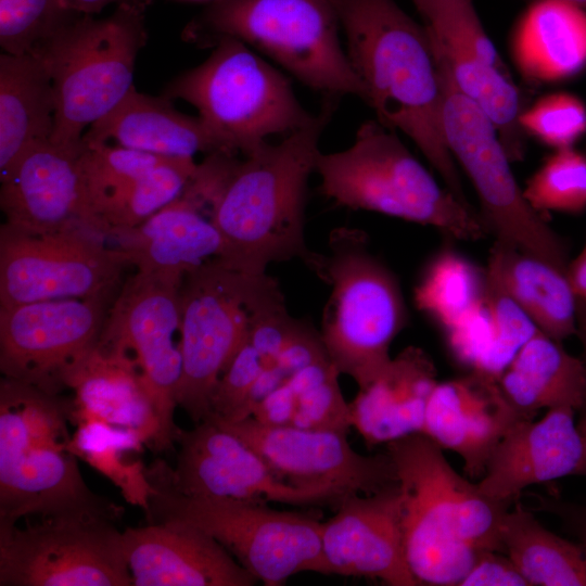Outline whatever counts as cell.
Masks as SVG:
<instances>
[{
  "instance_id": "1",
  "label": "cell",
  "mask_w": 586,
  "mask_h": 586,
  "mask_svg": "<svg viewBox=\"0 0 586 586\" xmlns=\"http://www.w3.org/2000/svg\"><path fill=\"white\" fill-rule=\"evenodd\" d=\"M346 53L377 119L409 137L463 205V190L443 128V88L432 40L395 0H343Z\"/></svg>"
},
{
  "instance_id": "2",
  "label": "cell",
  "mask_w": 586,
  "mask_h": 586,
  "mask_svg": "<svg viewBox=\"0 0 586 586\" xmlns=\"http://www.w3.org/2000/svg\"><path fill=\"white\" fill-rule=\"evenodd\" d=\"M333 110L327 102L310 124L279 143L266 142L242 161L231 158L212 203L224 264L254 275L294 258L309 265L316 253L305 241L307 183Z\"/></svg>"
},
{
  "instance_id": "3",
  "label": "cell",
  "mask_w": 586,
  "mask_h": 586,
  "mask_svg": "<svg viewBox=\"0 0 586 586\" xmlns=\"http://www.w3.org/2000/svg\"><path fill=\"white\" fill-rule=\"evenodd\" d=\"M443 450L423 433L385 444L400 492L405 556L420 585H459L480 551H501L500 522L513 505L483 495Z\"/></svg>"
},
{
  "instance_id": "4",
  "label": "cell",
  "mask_w": 586,
  "mask_h": 586,
  "mask_svg": "<svg viewBox=\"0 0 586 586\" xmlns=\"http://www.w3.org/2000/svg\"><path fill=\"white\" fill-rule=\"evenodd\" d=\"M72 403L4 378L0 385V531L37 517L106 519L123 509L85 483L67 446Z\"/></svg>"
},
{
  "instance_id": "5",
  "label": "cell",
  "mask_w": 586,
  "mask_h": 586,
  "mask_svg": "<svg viewBox=\"0 0 586 586\" xmlns=\"http://www.w3.org/2000/svg\"><path fill=\"white\" fill-rule=\"evenodd\" d=\"M320 192L335 204L435 228L453 240L489 233L479 211L463 205L412 155L396 131L370 119L345 150L319 152Z\"/></svg>"
},
{
  "instance_id": "6",
  "label": "cell",
  "mask_w": 586,
  "mask_h": 586,
  "mask_svg": "<svg viewBox=\"0 0 586 586\" xmlns=\"http://www.w3.org/2000/svg\"><path fill=\"white\" fill-rule=\"evenodd\" d=\"M328 247L308 265L331 288L319 333L334 367L362 390L390 364L407 307L397 278L368 250L362 231L335 229Z\"/></svg>"
},
{
  "instance_id": "7",
  "label": "cell",
  "mask_w": 586,
  "mask_h": 586,
  "mask_svg": "<svg viewBox=\"0 0 586 586\" xmlns=\"http://www.w3.org/2000/svg\"><path fill=\"white\" fill-rule=\"evenodd\" d=\"M340 27L329 0H214L187 25L183 38L209 47L221 37L239 39L307 87L364 100Z\"/></svg>"
},
{
  "instance_id": "8",
  "label": "cell",
  "mask_w": 586,
  "mask_h": 586,
  "mask_svg": "<svg viewBox=\"0 0 586 586\" xmlns=\"http://www.w3.org/2000/svg\"><path fill=\"white\" fill-rule=\"evenodd\" d=\"M200 65L174 78L163 95L193 105L219 152L244 156L276 135L308 124L290 80L239 39L221 37Z\"/></svg>"
},
{
  "instance_id": "9",
  "label": "cell",
  "mask_w": 586,
  "mask_h": 586,
  "mask_svg": "<svg viewBox=\"0 0 586 586\" xmlns=\"http://www.w3.org/2000/svg\"><path fill=\"white\" fill-rule=\"evenodd\" d=\"M146 5H116L97 18L76 14L35 53L52 79L55 94L51 141L82 146L86 130L131 90L136 60L145 46Z\"/></svg>"
},
{
  "instance_id": "10",
  "label": "cell",
  "mask_w": 586,
  "mask_h": 586,
  "mask_svg": "<svg viewBox=\"0 0 586 586\" xmlns=\"http://www.w3.org/2000/svg\"><path fill=\"white\" fill-rule=\"evenodd\" d=\"M285 303L278 281L212 259L180 286V406L196 424L209 417L213 390L258 316Z\"/></svg>"
},
{
  "instance_id": "11",
  "label": "cell",
  "mask_w": 586,
  "mask_h": 586,
  "mask_svg": "<svg viewBox=\"0 0 586 586\" xmlns=\"http://www.w3.org/2000/svg\"><path fill=\"white\" fill-rule=\"evenodd\" d=\"M146 473L154 488L145 513L149 523L180 521L200 528L267 586L283 585L297 573H319L318 519L265 502L186 496L169 484L162 461Z\"/></svg>"
},
{
  "instance_id": "12",
  "label": "cell",
  "mask_w": 586,
  "mask_h": 586,
  "mask_svg": "<svg viewBox=\"0 0 586 586\" xmlns=\"http://www.w3.org/2000/svg\"><path fill=\"white\" fill-rule=\"evenodd\" d=\"M443 88V128L456 163L472 183L479 214L495 240L569 267V246L524 196L489 118L455 84L435 50Z\"/></svg>"
},
{
  "instance_id": "13",
  "label": "cell",
  "mask_w": 586,
  "mask_h": 586,
  "mask_svg": "<svg viewBox=\"0 0 586 586\" xmlns=\"http://www.w3.org/2000/svg\"><path fill=\"white\" fill-rule=\"evenodd\" d=\"M183 278L137 272L128 279L104 320L97 346L129 360L153 404L158 432L151 448L176 442L174 421L181 377L180 286Z\"/></svg>"
},
{
  "instance_id": "14",
  "label": "cell",
  "mask_w": 586,
  "mask_h": 586,
  "mask_svg": "<svg viewBox=\"0 0 586 586\" xmlns=\"http://www.w3.org/2000/svg\"><path fill=\"white\" fill-rule=\"evenodd\" d=\"M131 585L113 521L49 518L0 531V586Z\"/></svg>"
},
{
  "instance_id": "15",
  "label": "cell",
  "mask_w": 586,
  "mask_h": 586,
  "mask_svg": "<svg viewBox=\"0 0 586 586\" xmlns=\"http://www.w3.org/2000/svg\"><path fill=\"white\" fill-rule=\"evenodd\" d=\"M93 232H34L9 224L0 232V307L104 296L130 265Z\"/></svg>"
},
{
  "instance_id": "16",
  "label": "cell",
  "mask_w": 586,
  "mask_h": 586,
  "mask_svg": "<svg viewBox=\"0 0 586 586\" xmlns=\"http://www.w3.org/2000/svg\"><path fill=\"white\" fill-rule=\"evenodd\" d=\"M411 1L457 87L493 123L509 160L522 161L527 136L519 119L530 93L513 81L472 0Z\"/></svg>"
},
{
  "instance_id": "17",
  "label": "cell",
  "mask_w": 586,
  "mask_h": 586,
  "mask_svg": "<svg viewBox=\"0 0 586 586\" xmlns=\"http://www.w3.org/2000/svg\"><path fill=\"white\" fill-rule=\"evenodd\" d=\"M207 420L244 441L282 482L322 493L337 508L353 495L374 494L397 483L386 451L361 455L342 432L267 425L253 417L237 422Z\"/></svg>"
},
{
  "instance_id": "18",
  "label": "cell",
  "mask_w": 586,
  "mask_h": 586,
  "mask_svg": "<svg viewBox=\"0 0 586 586\" xmlns=\"http://www.w3.org/2000/svg\"><path fill=\"white\" fill-rule=\"evenodd\" d=\"M104 296L0 307V369L5 378L56 395L67 374L94 348Z\"/></svg>"
},
{
  "instance_id": "19",
  "label": "cell",
  "mask_w": 586,
  "mask_h": 586,
  "mask_svg": "<svg viewBox=\"0 0 586 586\" xmlns=\"http://www.w3.org/2000/svg\"><path fill=\"white\" fill-rule=\"evenodd\" d=\"M176 442V467L163 462V469L169 484L186 496L337 508L322 493L282 482L244 441L211 420L191 430L179 428Z\"/></svg>"
},
{
  "instance_id": "20",
  "label": "cell",
  "mask_w": 586,
  "mask_h": 586,
  "mask_svg": "<svg viewBox=\"0 0 586 586\" xmlns=\"http://www.w3.org/2000/svg\"><path fill=\"white\" fill-rule=\"evenodd\" d=\"M81 148L47 140L21 154L0 175L5 222L34 232L89 230L102 234L80 167Z\"/></svg>"
},
{
  "instance_id": "21",
  "label": "cell",
  "mask_w": 586,
  "mask_h": 586,
  "mask_svg": "<svg viewBox=\"0 0 586 586\" xmlns=\"http://www.w3.org/2000/svg\"><path fill=\"white\" fill-rule=\"evenodd\" d=\"M335 512L322 522L320 574L420 585L405 556L398 483L374 494L353 495Z\"/></svg>"
},
{
  "instance_id": "22",
  "label": "cell",
  "mask_w": 586,
  "mask_h": 586,
  "mask_svg": "<svg viewBox=\"0 0 586 586\" xmlns=\"http://www.w3.org/2000/svg\"><path fill=\"white\" fill-rule=\"evenodd\" d=\"M571 408H551L534 421L520 419L494 449L477 487L496 501L514 504L523 489L571 475L586 476L584 434Z\"/></svg>"
},
{
  "instance_id": "23",
  "label": "cell",
  "mask_w": 586,
  "mask_h": 586,
  "mask_svg": "<svg viewBox=\"0 0 586 586\" xmlns=\"http://www.w3.org/2000/svg\"><path fill=\"white\" fill-rule=\"evenodd\" d=\"M135 586H252L257 579L215 538L180 521L123 531Z\"/></svg>"
},
{
  "instance_id": "24",
  "label": "cell",
  "mask_w": 586,
  "mask_h": 586,
  "mask_svg": "<svg viewBox=\"0 0 586 586\" xmlns=\"http://www.w3.org/2000/svg\"><path fill=\"white\" fill-rule=\"evenodd\" d=\"M520 419L498 380L470 371L436 384L428 402L422 433L443 449L459 455L469 476L482 477L497 444Z\"/></svg>"
},
{
  "instance_id": "25",
  "label": "cell",
  "mask_w": 586,
  "mask_h": 586,
  "mask_svg": "<svg viewBox=\"0 0 586 586\" xmlns=\"http://www.w3.org/2000/svg\"><path fill=\"white\" fill-rule=\"evenodd\" d=\"M115 235L137 270L175 278L221 258L224 252L209 211L187 189L138 227Z\"/></svg>"
},
{
  "instance_id": "26",
  "label": "cell",
  "mask_w": 586,
  "mask_h": 586,
  "mask_svg": "<svg viewBox=\"0 0 586 586\" xmlns=\"http://www.w3.org/2000/svg\"><path fill=\"white\" fill-rule=\"evenodd\" d=\"M436 377L426 352L417 346L404 348L348 403L352 428L369 447L422 433L428 402L438 383Z\"/></svg>"
},
{
  "instance_id": "27",
  "label": "cell",
  "mask_w": 586,
  "mask_h": 586,
  "mask_svg": "<svg viewBox=\"0 0 586 586\" xmlns=\"http://www.w3.org/2000/svg\"><path fill=\"white\" fill-rule=\"evenodd\" d=\"M167 156L216 153L218 146L199 116L175 109L170 99L139 92L128 94L84 133L82 143H109Z\"/></svg>"
},
{
  "instance_id": "28",
  "label": "cell",
  "mask_w": 586,
  "mask_h": 586,
  "mask_svg": "<svg viewBox=\"0 0 586 586\" xmlns=\"http://www.w3.org/2000/svg\"><path fill=\"white\" fill-rule=\"evenodd\" d=\"M486 282L513 301L537 330L563 343L576 332V297L568 268L495 240Z\"/></svg>"
},
{
  "instance_id": "29",
  "label": "cell",
  "mask_w": 586,
  "mask_h": 586,
  "mask_svg": "<svg viewBox=\"0 0 586 586\" xmlns=\"http://www.w3.org/2000/svg\"><path fill=\"white\" fill-rule=\"evenodd\" d=\"M513 62L524 80L544 85L586 68V10L566 0H533L511 36Z\"/></svg>"
},
{
  "instance_id": "30",
  "label": "cell",
  "mask_w": 586,
  "mask_h": 586,
  "mask_svg": "<svg viewBox=\"0 0 586 586\" xmlns=\"http://www.w3.org/2000/svg\"><path fill=\"white\" fill-rule=\"evenodd\" d=\"M74 390L72 419L101 420L138 432L152 446L158 432L153 404L132 364L97 345L67 374Z\"/></svg>"
},
{
  "instance_id": "31",
  "label": "cell",
  "mask_w": 586,
  "mask_h": 586,
  "mask_svg": "<svg viewBox=\"0 0 586 586\" xmlns=\"http://www.w3.org/2000/svg\"><path fill=\"white\" fill-rule=\"evenodd\" d=\"M560 343L538 331L517 353L498 380L499 386L522 419L540 409L571 408L586 432V366Z\"/></svg>"
},
{
  "instance_id": "32",
  "label": "cell",
  "mask_w": 586,
  "mask_h": 586,
  "mask_svg": "<svg viewBox=\"0 0 586 586\" xmlns=\"http://www.w3.org/2000/svg\"><path fill=\"white\" fill-rule=\"evenodd\" d=\"M55 94L51 76L31 53L0 55V175L30 146L50 140Z\"/></svg>"
},
{
  "instance_id": "33",
  "label": "cell",
  "mask_w": 586,
  "mask_h": 586,
  "mask_svg": "<svg viewBox=\"0 0 586 586\" xmlns=\"http://www.w3.org/2000/svg\"><path fill=\"white\" fill-rule=\"evenodd\" d=\"M499 537L501 551L531 586H586V560L577 543L544 527L519 500L504 513Z\"/></svg>"
},
{
  "instance_id": "34",
  "label": "cell",
  "mask_w": 586,
  "mask_h": 586,
  "mask_svg": "<svg viewBox=\"0 0 586 586\" xmlns=\"http://www.w3.org/2000/svg\"><path fill=\"white\" fill-rule=\"evenodd\" d=\"M143 444L133 430L86 420L78 423L67 448L118 487L127 502L146 513L154 488L142 461L133 457L142 453Z\"/></svg>"
},
{
  "instance_id": "35",
  "label": "cell",
  "mask_w": 586,
  "mask_h": 586,
  "mask_svg": "<svg viewBox=\"0 0 586 586\" xmlns=\"http://www.w3.org/2000/svg\"><path fill=\"white\" fill-rule=\"evenodd\" d=\"M485 291L484 269L456 251L445 250L424 269L415 289V303L448 333L482 306Z\"/></svg>"
},
{
  "instance_id": "36",
  "label": "cell",
  "mask_w": 586,
  "mask_h": 586,
  "mask_svg": "<svg viewBox=\"0 0 586 586\" xmlns=\"http://www.w3.org/2000/svg\"><path fill=\"white\" fill-rule=\"evenodd\" d=\"M198 163L191 157H169L112 196L98 213L104 233L117 234L141 225L178 199Z\"/></svg>"
},
{
  "instance_id": "37",
  "label": "cell",
  "mask_w": 586,
  "mask_h": 586,
  "mask_svg": "<svg viewBox=\"0 0 586 586\" xmlns=\"http://www.w3.org/2000/svg\"><path fill=\"white\" fill-rule=\"evenodd\" d=\"M341 373L329 358L293 373L286 383L294 399L290 426L347 433L352 428L349 405L342 394Z\"/></svg>"
},
{
  "instance_id": "38",
  "label": "cell",
  "mask_w": 586,
  "mask_h": 586,
  "mask_svg": "<svg viewBox=\"0 0 586 586\" xmlns=\"http://www.w3.org/2000/svg\"><path fill=\"white\" fill-rule=\"evenodd\" d=\"M167 158L117 144L82 143L79 162L95 217L106 201Z\"/></svg>"
},
{
  "instance_id": "39",
  "label": "cell",
  "mask_w": 586,
  "mask_h": 586,
  "mask_svg": "<svg viewBox=\"0 0 586 586\" xmlns=\"http://www.w3.org/2000/svg\"><path fill=\"white\" fill-rule=\"evenodd\" d=\"M524 196L538 213L578 214L586 209V154L555 150L527 179Z\"/></svg>"
},
{
  "instance_id": "40",
  "label": "cell",
  "mask_w": 586,
  "mask_h": 586,
  "mask_svg": "<svg viewBox=\"0 0 586 586\" xmlns=\"http://www.w3.org/2000/svg\"><path fill=\"white\" fill-rule=\"evenodd\" d=\"M76 14L62 0H0V46L5 53H35Z\"/></svg>"
},
{
  "instance_id": "41",
  "label": "cell",
  "mask_w": 586,
  "mask_h": 586,
  "mask_svg": "<svg viewBox=\"0 0 586 586\" xmlns=\"http://www.w3.org/2000/svg\"><path fill=\"white\" fill-rule=\"evenodd\" d=\"M519 122L526 136L547 146L573 148L586 135V105L574 94L550 93L528 104Z\"/></svg>"
},
{
  "instance_id": "42",
  "label": "cell",
  "mask_w": 586,
  "mask_h": 586,
  "mask_svg": "<svg viewBox=\"0 0 586 586\" xmlns=\"http://www.w3.org/2000/svg\"><path fill=\"white\" fill-rule=\"evenodd\" d=\"M268 366L271 365L245 337L213 390L207 419L237 422L250 418L251 391Z\"/></svg>"
},
{
  "instance_id": "43",
  "label": "cell",
  "mask_w": 586,
  "mask_h": 586,
  "mask_svg": "<svg viewBox=\"0 0 586 586\" xmlns=\"http://www.w3.org/2000/svg\"><path fill=\"white\" fill-rule=\"evenodd\" d=\"M458 586H531L501 551L482 550Z\"/></svg>"
},
{
  "instance_id": "44",
  "label": "cell",
  "mask_w": 586,
  "mask_h": 586,
  "mask_svg": "<svg viewBox=\"0 0 586 586\" xmlns=\"http://www.w3.org/2000/svg\"><path fill=\"white\" fill-rule=\"evenodd\" d=\"M532 510L555 515L562 528L581 547L586 560V504H578L562 499L553 494H533Z\"/></svg>"
},
{
  "instance_id": "45",
  "label": "cell",
  "mask_w": 586,
  "mask_h": 586,
  "mask_svg": "<svg viewBox=\"0 0 586 586\" xmlns=\"http://www.w3.org/2000/svg\"><path fill=\"white\" fill-rule=\"evenodd\" d=\"M293 415L294 399L285 381L257 404L252 417L267 425L290 426Z\"/></svg>"
},
{
  "instance_id": "46",
  "label": "cell",
  "mask_w": 586,
  "mask_h": 586,
  "mask_svg": "<svg viewBox=\"0 0 586 586\" xmlns=\"http://www.w3.org/2000/svg\"><path fill=\"white\" fill-rule=\"evenodd\" d=\"M62 2L73 12L95 15L111 4H142L148 7L151 0H62Z\"/></svg>"
},
{
  "instance_id": "47",
  "label": "cell",
  "mask_w": 586,
  "mask_h": 586,
  "mask_svg": "<svg viewBox=\"0 0 586 586\" xmlns=\"http://www.w3.org/2000/svg\"><path fill=\"white\" fill-rule=\"evenodd\" d=\"M568 276L575 297L586 293V244L582 251L570 260Z\"/></svg>"
},
{
  "instance_id": "48",
  "label": "cell",
  "mask_w": 586,
  "mask_h": 586,
  "mask_svg": "<svg viewBox=\"0 0 586 586\" xmlns=\"http://www.w3.org/2000/svg\"><path fill=\"white\" fill-rule=\"evenodd\" d=\"M582 345V360L586 366V303L576 300V332Z\"/></svg>"
},
{
  "instance_id": "49",
  "label": "cell",
  "mask_w": 586,
  "mask_h": 586,
  "mask_svg": "<svg viewBox=\"0 0 586 586\" xmlns=\"http://www.w3.org/2000/svg\"><path fill=\"white\" fill-rule=\"evenodd\" d=\"M528 1H533V0H528ZM566 1L574 3L586 10V0H566Z\"/></svg>"
},
{
  "instance_id": "50",
  "label": "cell",
  "mask_w": 586,
  "mask_h": 586,
  "mask_svg": "<svg viewBox=\"0 0 586 586\" xmlns=\"http://www.w3.org/2000/svg\"><path fill=\"white\" fill-rule=\"evenodd\" d=\"M329 1L332 2V3L336 7V9H337L339 4H340L343 0H329Z\"/></svg>"
},
{
  "instance_id": "51",
  "label": "cell",
  "mask_w": 586,
  "mask_h": 586,
  "mask_svg": "<svg viewBox=\"0 0 586 586\" xmlns=\"http://www.w3.org/2000/svg\"><path fill=\"white\" fill-rule=\"evenodd\" d=\"M584 438H585V446H586V432L584 433Z\"/></svg>"
},
{
  "instance_id": "52",
  "label": "cell",
  "mask_w": 586,
  "mask_h": 586,
  "mask_svg": "<svg viewBox=\"0 0 586 586\" xmlns=\"http://www.w3.org/2000/svg\"><path fill=\"white\" fill-rule=\"evenodd\" d=\"M192 1H194V0H192ZM209 1H214V0H209Z\"/></svg>"
}]
</instances>
